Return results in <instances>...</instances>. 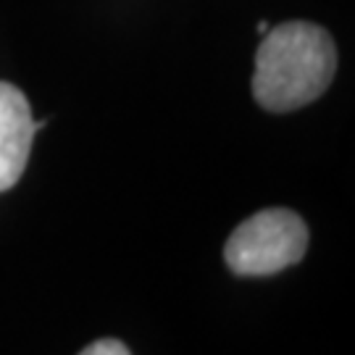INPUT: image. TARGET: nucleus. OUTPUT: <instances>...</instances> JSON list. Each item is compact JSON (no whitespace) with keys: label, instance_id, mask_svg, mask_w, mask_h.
I'll return each instance as SVG.
<instances>
[{"label":"nucleus","instance_id":"5","mask_svg":"<svg viewBox=\"0 0 355 355\" xmlns=\"http://www.w3.org/2000/svg\"><path fill=\"white\" fill-rule=\"evenodd\" d=\"M258 32H261V35H266V32H268V24H263V21H261V24H258Z\"/></svg>","mask_w":355,"mask_h":355},{"label":"nucleus","instance_id":"3","mask_svg":"<svg viewBox=\"0 0 355 355\" xmlns=\"http://www.w3.org/2000/svg\"><path fill=\"white\" fill-rule=\"evenodd\" d=\"M42 127L45 121L32 119V105L24 92L0 82V192L11 190L21 179L35 132Z\"/></svg>","mask_w":355,"mask_h":355},{"label":"nucleus","instance_id":"1","mask_svg":"<svg viewBox=\"0 0 355 355\" xmlns=\"http://www.w3.org/2000/svg\"><path fill=\"white\" fill-rule=\"evenodd\" d=\"M337 71L331 35L311 21L268 29L255 53L253 95L266 111L287 114L321 98Z\"/></svg>","mask_w":355,"mask_h":355},{"label":"nucleus","instance_id":"4","mask_svg":"<svg viewBox=\"0 0 355 355\" xmlns=\"http://www.w3.org/2000/svg\"><path fill=\"white\" fill-rule=\"evenodd\" d=\"M79 355H132L129 347L119 340H98V343L87 345Z\"/></svg>","mask_w":355,"mask_h":355},{"label":"nucleus","instance_id":"2","mask_svg":"<svg viewBox=\"0 0 355 355\" xmlns=\"http://www.w3.org/2000/svg\"><path fill=\"white\" fill-rule=\"evenodd\" d=\"M308 227L287 208L258 211L232 232L224 248L227 266L240 277H268L303 261Z\"/></svg>","mask_w":355,"mask_h":355}]
</instances>
